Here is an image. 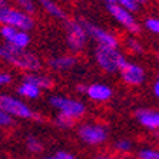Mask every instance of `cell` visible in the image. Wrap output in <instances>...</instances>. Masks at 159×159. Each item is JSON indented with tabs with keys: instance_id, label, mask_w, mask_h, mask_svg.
I'll list each match as a JSON object with an SVG mask.
<instances>
[{
	"instance_id": "1",
	"label": "cell",
	"mask_w": 159,
	"mask_h": 159,
	"mask_svg": "<svg viewBox=\"0 0 159 159\" xmlns=\"http://www.w3.org/2000/svg\"><path fill=\"white\" fill-rule=\"evenodd\" d=\"M0 59L15 66L16 69L25 70L27 73H37V70L42 66L40 59L34 53L29 52L27 49L13 48L7 43L0 46Z\"/></svg>"
},
{
	"instance_id": "2",
	"label": "cell",
	"mask_w": 159,
	"mask_h": 159,
	"mask_svg": "<svg viewBox=\"0 0 159 159\" xmlns=\"http://www.w3.org/2000/svg\"><path fill=\"white\" fill-rule=\"evenodd\" d=\"M95 59H96L98 66L106 73L120 72V69L128 63L126 57L119 49L105 48V46H98L96 48Z\"/></svg>"
},
{
	"instance_id": "3",
	"label": "cell",
	"mask_w": 159,
	"mask_h": 159,
	"mask_svg": "<svg viewBox=\"0 0 159 159\" xmlns=\"http://www.w3.org/2000/svg\"><path fill=\"white\" fill-rule=\"evenodd\" d=\"M0 25L29 32V30L33 29L34 22L32 19V15H27L26 11L11 7L7 4V6L0 7Z\"/></svg>"
},
{
	"instance_id": "4",
	"label": "cell",
	"mask_w": 159,
	"mask_h": 159,
	"mask_svg": "<svg viewBox=\"0 0 159 159\" xmlns=\"http://www.w3.org/2000/svg\"><path fill=\"white\" fill-rule=\"evenodd\" d=\"M49 103L62 115L72 118L73 120H79L85 116L86 106L82 102L73 99V98L62 96V95H53L49 98Z\"/></svg>"
},
{
	"instance_id": "5",
	"label": "cell",
	"mask_w": 159,
	"mask_h": 159,
	"mask_svg": "<svg viewBox=\"0 0 159 159\" xmlns=\"http://www.w3.org/2000/svg\"><path fill=\"white\" fill-rule=\"evenodd\" d=\"M0 107L4 112H7L11 118H19V119H34L37 118L29 106H27L22 99H19L11 95H0Z\"/></svg>"
},
{
	"instance_id": "6",
	"label": "cell",
	"mask_w": 159,
	"mask_h": 159,
	"mask_svg": "<svg viewBox=\"0 0 159 159\" xmlns=\"http://www.w3.org/2000/svg\"><path fill=\"white\" fill-rule=\"evenodd\" d=\"M78 133H79L80 141L85 142L86 145H90V146H96V145L105 143L107 141V136H109V132H107L106 126L102 125V123H98V122L83 123L79 128Z\"/></svg>"
},
{
	"instance_id": "7",
	"label": "cell",
	"mask_w": 159,
	"mask_h": 159,
	"mask_svg": "<svg viewBox=\"0 0 159 159\" xmlns=\"http://www.w3.org/2000/svg\"><path fill=\"white\" fill-rule=\"evenodd\" d=\"M89 39L88 30L85 29L82 20H67L66 22V40L73 52H80L86 46Z\"/></svg>"
},
{
	"instance_id": "8",
	"label": "cell",
	"mask_w": 159,
	"mask_h": 159,
	"mask_svg": "<svg viewBox=\"0 0 159 159\" xmlns=\"http://www.w3.org/2000/svg\"><path fill=\"white\" fill-rule=\"evenodd\" d=\"M107 10H109L112 17L115 19L123 29H126L129 33H132L133 36L141 33V25H139V22L136 20V17L133 16V13H130L129 10L123 9L122 6H119L118 3L107 4Z\"/></svg>"
},
{
	"instance_id": "9",
	"label": "cell",
	"mask_w": 159,
	"mask_h": 159,
	"mask_svg": "<svg viewBox=\"0 0 159 159\" xmlns=\"http://www.w3.org/2000/svg\"><path fill=\"white\" fill-rule=\"evenodd\" d=\"M82 23H83L85 29L88 30L89 37H92L93 40L98 43V46L115 48V49L119 48V39H118V36H115L113 33H111V32L105 30L103 27L96 26L95 23L89 22V20H85V19H82Z\"/></svg>"
},
{
	"instance_id": "10",
	"label": "cell",
	"mask_w": 159,
	"mask_h": 159,
	"mask_svg": "<svg viewBox=\"0 0 159 159\" xmlns=\"http://www.w3.org/2000/svg\"><path fill=\"white\" fill-rule=\"evenodd\" d=\"M0 36L3 37L7 44L17 49H27V46L30 44L29 32L15 29L10 26H0Z\"/></svg>"
},
{
	"instance_id": "11",
	"label": "cell",
	"mask_w": 159,
	"mask_h": 159,
	"mask_svg": "<svg viewBox=\"0 0 159 159\" xmlns=\"http://www.w3.org/2000/svg\"><path fill=\"white\" fill-rule=\"evenodd\" d=\"M120 78L125 82L126 85L129 86H139L145 82L146 78V73H145L143 67L141 65H136V63H130L128 62L125 66L120 69Z\"/></svg>"
},
{
	"instance_id": "12",
	"label": "cell",
	"mask_w": 159,
	"mask_h": 159,
	"mask_svg": "<svg viewBox=\"0 0 159 159\" xmlns=\"http://www.w3.org/2000/svg\"><path fill=\"white\" fill-rule=\"evenodd\" d=\"M112 95H113L112 88L105 83H92V85H88V89H86V96L98 103L107 102L112 98Z\"/></svg>"
},
{
	"instance_id": "13",
	"label": "cell",
	"mask_w": 159,
	"mask_h": 159,
	"mask_svg": "<svg viewBox=\"0 0 159 159\" xmlns=\"http://www.w3.org/2000/svg\"><path fill=\"white\" fill-rule=\"evenodd\" d=\"M136 119L143 128L153 132H159V112L152 109H139L136 111Z\"/></svg>"
},
{
	"instance_id": "14",
	"label": "cell",
	"mask_w": 159,
	"mask_h": 159,
	"mask_svg": "<svg viewBox=\"0 0 159 159\" xmlns=\"http://www.w3.org/2000/svg\"><path fill=\"white\" fill-rule=\"evenodd\" d=\"M78 63V59L75 56H69V55H63V56H56L49 59V66L52 67L53 70H69L72 67H75V65Z\"/></svg>"
},
{
	"instance_id": "15",
	"label": "cell",
	"mask_w": 159,
	"mask_h": 159,
	"mask_svg": "<svg viewBox=\"0 0 159 159\" xmlns=\"http://www.w3.org/2000/svg\"><path fill=\"white\" fill-rule=\"evenodd\" d=\"M37 2H39V4L43 7V10L46 11L48 15L52 16V17L60 19V20H65V19H66V13H65L62 6H60L56 0H37Z\"/></svg>"
},
{
	"instance_id": "16",
	"label": "cell",
	"mask_w": 159,
	"mask_h": 159,
	"mask_svg": "<svg viewBox=\"0 0 159 159\" xmlns=\"http://www.w3.org/2000/svg\"><path fill=\"white\" fill-rule=\"evenodd\" d=\"M23 80H27L30 83L36 85L40 90H48V89L53 88V80L49 76H44V75L40 73H26Z\"/></svg>"
},
{
	"instance_id": "17",
	"label": "cell",
	"mask_w": 159,
	"mask_h": 159,
	"mask_svg": "<svg viewBox=\"0 0 159 159\" xmlns=\"http://www.w3.org/2000/svg\"><path fill=\"white\" fill-rule=\"evenodd\" d=\"M17 93L22 98H25V99H37V98L40 96L42 90L36 85H33V83H30L27 80H23L17 86Z\"/></svg>"
},
{
	"instance_id": "18",
	"label": "cell",
	"mask_w": 159,
	"mask_h": 159,
	"mask_svg": "<svg viewBox=\"0 0 159 159\" xmlns=\"http://www.w3.org/2000/svg\"><path fill=\"white\" fill-rule=\"evenodd\" d=\"M26 148L29 152L32 153H40L43 151V143H42L40 139H37L33 135H29L26 138Z\"/></svg>"
},
{
	"instance_id": "19",
	"label": "cell",
	"mask_w": 159,
	"mask_h": 159,
	"mask_svg": "<svg viewBox=\"0 0 159 159\" xmlns=\"http://www.w3.org/2000/svg\"><path fill=\"white\" fill-rule=\"evenodd\" d=\"M125 46H126V49L129 50L130 53H142L143 52V48H142V44H141V42L138 40V39H135V36H132V37H128L125 40Z\"/></svg>"
},
{
	"instance_id": "20",
	"label": "cell",
	"mask_w": 159,
	"mask_h": 159,
	"mask_svg": "<svg viewBox=\"0 0 159 159\" xmlns=\"http://www.w3.org/2000/svg\"><path fill=\"white\" fill-rule=\"evenodd\" d=\"M76 120H73L72 118H67V116L62 115V113H57V116L55 118V125L63 128V129H69V128H73Z\"/></svg>"
},
{
	"instance_id": "21",
	"label": "cell",
	"mask_w": 159,
	"mask_h": 159,
	"mask_svg": "<svg viewBox=\"0 0 159 159\" xmlns=\"http://www.w3.org/2000/svg\"><path fill=\"white\" fill-rule=\"evenodd\" d=\"M16 3H17L19 9L23 11H26L27 15H33L37 7L36 3H34V0H16Z\"/></svg>"
},
{
	"instance_id": "22",
	"label": "cell",
	"mask_w": 159,
	"mask_h": 159,
	"mask_svg": "<svg viewBox=\"0 0 159 159\" xmlns=\"http://www.w3.org/2000/svg\"><path fill=\"white\" fill-rule=\"evenodd\" d=\"M143 26L153 34H159V17H148L145 19Z\"/></svg>"
},
{
	"instance_id": "23",
	"label": "cell",
	"mask_w": 159,
	"mask_h": 159,
	"mask_svg": "<svg viewBox=\"0 0 159 159\" xmlns=\"http://www.w3.org/2000/svg\"><path fill=\"white\" fill-rule=\"evenodd\" d=\"M115 151L119 153H129L132 151V142L129 139H119L115 142Z\"/></svg>"
},
{
	"instance_id": "24",
	"label": "cell",
	"mask_w": 159,
	"mask_h": 159,
	"mask_svg": "<svg viewBox=\"0 0 159 159\" xmlns=\"http://www.w3.org/2000/svg\"><path fill=\"white\" fill-rule=\"evenodd\" d=\"M138 159H159V151L149 148L141 149L139 153H138Z\"/></svg>"
},
{
	"instance_id": "25",
	"label": "cell",
	"mask_w": 159,
	"mask_h": 159,
	"mask_svg": "<svg viewBox=\"0 0 159 159\" xmlns=\"http://www.w3.org/2000/svg\"><path fill=\"white\" fill-rule=\"evenodd\" d=\"M15 122V118H11L7 112H4L0 107V128H10Z\"/></svg>"
},
{
	"instance_id": "26",
	"label": "cell",
	"mask_w": 159,
	"mask_h": 159,
	"mask_svg": "<svg viewBox=\"0 0 159 159\" xmlns=\"http://www.w3.org/2000/svg\"><path fill=\"white\" fill-rule=\"evenodd\" d=\"M118 4L119 6H122L123 9H126V10H129L130 13L138 11L139 10V6H141V4H138L135 0H119Z\"/></svg>"
},
{
	"instance_id": "27",
	"label": "cell",
	"mask_w": 159,
	"mask_h": 159,
	"mask_svg": "<svg viewBox=\"0 0 159 159\" xmlns=\"http://www.w3.org/2000/svg\"><path fill=\"white\" fill-rule=\"evenodd\" d=\"M48 159H76V156L72 155L70 152L67 151H57L53 155H50Z\"/></svg>"
},
{
	"instance_id": "28",
	"label": "cell",
	"mask_w": 159,
	"mask_h": 159,
	"mask_svg": "<svg viewBox=\"0 0 159 159\" xmlns=\"http://www.w3.org/2000/svg\"><path fill=\"white\" fill-rule=\"evenodd\" d=\"M11 82V75L6 73V72H0V88L2 86H6Z\"/></svg>"
},
{
	"instance_id": "29",
	"label": "cell",
	"mask_w": 159,
	"mask_h": 159,
	"mask_svg": "<svg viewBox=\"0 0 159 159\" xmlns=\"http://www.w3.org/2000/svg\"><path fill=\"white\" fill-rule=\"evenodd\" d=\"M153 95L159 99V79H156L155 83H153Z\"/></svg>"
},
{
	"instance_id": "30",
	"label": "cell",
	"mask_w": 159,
	"mask_h": 159,
	"mask_svg": "<svg viewBox=\"0 0 159 159\" xmlns=\"http://www.w3.org/2000/svg\"><path fill=\"white\" fill-rule=\"evenodd\" d=\"M93 159H116V158L112 155H106V153H100V155H96Z\"/></svg>"
},
{
	"instance_id": "31",
	"label": "cell",
	"mask_w": 159,
	"mask_h": 159,
	"mask_svg": "<svg viewBox=\"0 0 159 159\" xmlns=\"http://www.w3.org/2000/svg\"><path fill=\"white\" fill-rule=\"evenodd\" d=\"M86 89H88V86L86 85H78L76 86V90H78L79 93H85L86 95Z\"/></svg>"
},
{
	"instance_id": "32",
	"label": "cell",
	"mask_w": 159,
	"mask_h": 159,
	"mask_svg": "<svg viewBox=\"0 0 159 159\" xmlns=\"http://www.w3.org/2000/svg\"><path fill=\"white\" fill-rule=\"evenodd\" d=\"M103 2H106L107 4H116L119 0H103Z\"/></svg>"
},
{
	"instance_id": "33",
	"label": "cell",
	"mask_w": 159,
	"mask_h": 159,
	"mask_svg": "<svg viewBox=\"0 0 159 159\" xmlns=\"http://www.w3.org/2000/svg\"><path fill=\"white\" fill-rule=\"evenodd\" d=\"M135 2H136L138 4H145L146 2H148V0H135Z\"/></svg>"
},
{
	"instance_id": "34",
	"label": "cell",
	"mask_w": 159,
	"mask_h": 159,
	"mask_svg": "<svg viewBox=\"0 0 159 159\" xmlns=\"http://www.w3.org/2000/svg\"><path fill=\"white\" fill-rule=\"evenodd\" d=\"M155 138H156V139H158V141H159V132H155Z\"/></svg>"
},
{
	"instance_id": "35",
	"label": "cell",
	"mask_w": 159,
	"mask_h": 159,
	"mask_svg": "<svg viewBox=\"0 0 159 159\" xmlns=\"http://www.w3.org/2000/svg\"><path fill=\"white\" fill-rule=\"evenodd\" d=\"M156 57H158V62H159V52H158V56H156Z\"/></svg>"
},
{
	"instance_id": "36",
	"label": "cell",
	"mask_w": 159,
	"mask_h": 159,
	"mask_svg": "<svg viewBox=\"0 0 159 159\" xmlns=\"http://www.w3.org/2000/svg\"><path fill=\"white\" fill-rule=\"evenodd\" d=\"M158 79H159V75H158Z\"/></svg>"
}]
</instances>
